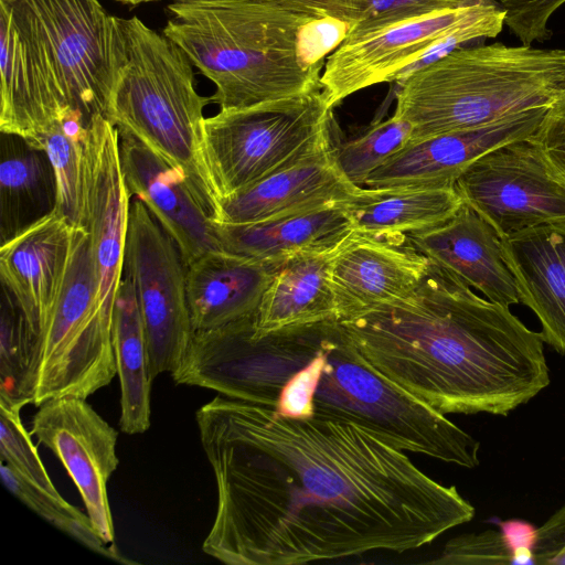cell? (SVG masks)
<instances>
[{"instance_id":"obj_1","label":"cell","mask_w":565,"mask_h":565,"mask_svg":"<svg viewBox=\"0 0 565 565\" xmlns=\"http://www.w3.org/2000/svg\"><path fill=\"white\" fill-rule=\"evenodd\" d=\"M217 508L203 551L231 565L403 553L469 522L473 505L371 430L286 418L217 395L196 412Z\"/></svg>"},{"instance_id":"obj_2","label":"cell","mask_w":565,"mask_h":565,"mask_svg":"<svg viewBox=\"0 0 565 565\" xmlns=\"http://www.w3.org/2000/svg\"><path fill=\"white\" fill-rule=\"evenodd\" d=\"M254 320L194 331L171 373L174 382L265 406L286 418L351 422L403 451L469 469L479 465L480 443L377 371L340 321L257 334Z\"/></svg>"},{"instance_id":"obj_3","label":"cell","mask_w":565,"mask_h":565,"mask_svg":"<svg viewBox=\"0 0 565 565\" xmlns=\"http://www.w3.org/2000/svg\"><path fill=\"white\" fill-rule=\"evenodd\" d=\"M340 323L377 371L444 415L505 416L550 384L542 333L431 260L413 290Z\"/></svg>"},{"instance_id":"obj_4","label":"cell","mask_w":565,"mask_h":565,"mask_svg":"<svg viewBox=\"0 0 565 565\" xmlns=\"http://www.w3.org/2000/svg\"><path fill=\"white\" fill-rule=\"evenodd\" d=\"M162 33L215 85L221 110L292 97L320 86L324 56L345 23L246 0H174Z\"/></svg>"},{"instance_id":"obj_5","label":"cell","mask_w":565,"mask_h":565,"mask_svg":"<svg viewBox=\"0 0 565 565\" xmlns=\"http://www.w3.org/2000/svg\"><path fill=\"white\" fill-rule=\"evenodd\" d=\"M564 94L565 50L458 47L404 75L394 116L413 126L412 142L548 107Z\"/></svg>"},{"instance_id":"obj_6","label":"cell","mask_w":565,"mask_h":565,"mask_svg":"<svg viewBox=\"0 0 565 565\" xmlns=\"http://www.w3.org/2000/svg\"><path fill=\"white\" fill-rule=\"evenodd\" d=\"M118 21L126 57L108 120L180 173L214 221L218 200L202 145L203 110L211 97L198 93L193 64L175 42L138 17Z\"/></svg>"},{"instance_id":"obj_7","label":"cell","mask_w":565,"mask_h":565,"mask_svg":"<svg viewBox=\"0 0 565 565\" xmlns=\"http://www.w3.org/2000/svg\"><path fill=\"white\" fill-rule=\"evenodd\" d=\"M52 92L89 122L109 118L125 44L118 17L98 0H0Z\"/></svg>"},{"instance_id":"obj_8","label":"cell","mask_w":565,"mask_h":565,"mask_svg":"<svg viewBox=\"0 0 565 565\" xmlns=\"http://www.w3.org/2000/svg\"><path fill=\"white\" fill-rule=\"evenodd\" d=\"M321 87L204 119L203 156L220 200L333 146Z\"/></svg>"},{"instance_id":"obj_9","label":"cell","mask_w":565,"mask_h":565,"mask_svg":"<svg viewBox=\"0 0 565 565\" xmlns=\"http://www.w3.org/2000/svg\"><path fill=\"white\" fill-rule=\"evenodd\" d=\"M504 11L491 0L347 35L326 58L320 86L333 108L344 98L402 77L413 64L433 60L477 39L495 38Z\"/></svg>"},{"instance_id":"obj_10","label":"cell","mask_w":565,"mask_h":565,"mask_svg":"<svg viewBox=\"0 0 565 565\" xmlns=\"http://www.w3.org/2000/svg\"><path fill=\"white\" fill-rule=\"evenodd\" d=\"M117 374L111 326L102 317L90 239L74 227L64 279L46 320L33 404L62 396L87 398Z\"/></svg>"},{"instance_id":"obj_11","label":"cell","mask_w":565,"mask_h":565,"mask_svg":"<svg viewBox=\"0 0 565 565\" xmlns=\"http://www.w3.org/2000/svg\"><path fill=\"white\" fill-rule=\"evenodd\" d=\"M122 275L136 292L151 377L173 373L194 332L186 298V266L173 239L137 198L130 203Z\"/></svg>"},{"instance_id":"obj_12","label":"cell","mask_w":565,"mask_h":565,"mask_svg":"<svg viewBox=\"0 0 565 565\" xmlns=\"http://www.w3.org/2000/svg\"><path fill=\"white\" fill-rule=\"evenodd\" d=\"M455 190L501 238L565 224V183L529 138L479 157L457 179Z\"/></svg>"},{"instance_id":"obj_13","label":"cell","mask_w":565,"mask_h":565,"mask_svg":"<svg viewBox=\"0 0 565 565\" xmlns=\"http://www.w3.org/2000/svg\"><path fill=\"white\" fill-rule=\"evenodd\" d=\"M38 407L31 434L63 463L82 495L95 532L116 547L107 482L119 463L118 433L86 398L55 397Z\"/></svg>"},{"instance_id":"obj_14","label":"cell","mask_w":565,"mask_h":565,"mask_svg":"<svg viewBox=\"0 0 565 565\" xmlns=\"http://www.w3.org/2000/svg\"><path fill=\"white\" fill-rule=\"evenodd\" d=\"M130 203L120 164L118 129L96 114L87 126L84 227L96 266L100 313L110 326L124 274Z\"/></svg>"},{"instance_id":"obj_15","label":"cell","mask_w":565,"mask_h":565,"mask_svg":"<svg viewBox=\"0 0 565 565\" xmlns=\"http://www.w3.org/2000/svg\"><path fill=\"white\" fill-rule=\"evenodd\" d=\"M547 107L530 109L493 124L408 142L365 180L369 189L455 188L460 174L486 152L530 138Z\"/></svg>"},{"instance_id":"obj_16","label":"cell","mask_w":565,"mask_h":565,"mask_svg":"<svg viewBox=\"0 0 565 565\" xmlns=\"http://www.w3.org/2000/svg\"><path fill=\"white\" fill-rule=\"evenodd\" d=\"M429 262L406 236L353 232L339 247L330 271L339 321L406 295L420 282Z\"/></svg>"},{"instance_id":"obj_17","label":"cell","mask_w":565,"mask_h":565,"mask_svg":"<svg viewBox=\"0 0 565 565\" xmlns=\"http://www.w3.org/2000/svg\"><path fill=\"white\" fill-rule=\"evenodd\" d=\"M332 147L220 200L213 222L250 224L347 204L365 189L350 182Z\"/></svg>"},{"instance_id":"obj_18","label":"cell","mask_w":565,"mask_h":565,"mask_svg":"<svg viewBox=\"0 0 565 565\" xmlns=\"http://www.w3.org/2000/svg\"><path fill=\"white\" fill-rule=\"evenodd\" d=\"M119 132V157L126 186L139 199L178 246L185 266L221 249L212 218L184 179L134 136Z\"/></svg>"},{"instance_id":"obj_19","label":"cell","mask_w":565,"mask_h":565,"mask_svg":"<svg viewBox=\"0 0 565 565\" xmlns=\"http://www.w3.org/2000/svg\"><path fill=\"white\" fill-rule=\"evenodd\" d=\"M431 262L454 273L487 299L510 307L520 302L501 237L472 209L462 204L445 223L406 235Z\"/></svg>"},{"instance_id":"obj_20","label":"cell","mask_w":565,"mask_h":565,"mask_svg":"<svg viewBox=\"0 0 565 565\" xmlns=\"http://www.w3.org/2000/svg\"><path fill=\"white\" fill-rule=\"evenodd\" d=\"M73 232L74 226L53 212L1 244V284L42 337L64 279Z\"/></svg>"},{"instance_id":"obj_21","label":"cell","mask_w":565,"mask_h":565,"mask_svg":"<svg viewBox=\"0 0 565 565\" xmlns=\"http://www.w3.org/2000/svg\"><path fill=\"white\" fill-rule=\"evenodd\" d=\"M501 244L520 302L539 318L544 342L565 355V224L524 230Z\"/></svg>"},{"instance_id":"obj_22","label":"cell","mask_w":565,"mask_h":565,"mask_svg":"<svg viewBox=\"0 0 565 565\" xmlns=\"http://www.w3.org/2000/svg\"><path fill=\"white\" fill-rule=\"evenodd\" d=\"M276 267L223 249L192 262L186 266V298L193 331L255 318Z\"/></svg>"},{"instance_id":"obj_23","label":"cell","mask_w":565,"mask_h":565,"mask_svg":"<svg viewBox=\"0 0 565 565\" xmlns=\"http://www.w3.org/2000/svg\"><path fill=\"white\" fill-rule=\"evenodd\" d=\"M213 224L221 249L271 265L334 248L353 233L345 204L258 223Z\"/></svg>"},{"instance_id":"obj_24","label":"cell","mask_w":565,"mask_h":565,"mask_svg":"<svg viewBox=\"0 0 565 565\" xmlns=\"http://www.w3.org/2000/svg\"><path fill=\"white\" fill-rule=\"evenodd\" d=\"M0 130L40 147L42 138L71 107H64L52 92L3 4H0Z\"/></svg>"},{"instance_id":"obj_25","label":"cell","mask_w":565,"mask_h":565,"mask_svg":"<svg viewBox=\"0 0 565 565\" xmlns=\"http://www.w3.org/2000/svg\"><path fill=\"white\" fill-rule=\"evenodd\" d=\"M341 245L299 254L277 265L255 316V333L324 320L339 321L330 271Z\"/></svg>"},{"instance_id":"obj_26","label":"cell","mask_w":565,"mask_h":565,"mask_svg":"<svg viewBox=\"0 0 565 565\" xmlns=\"http://www.w3.org/2000/svg\"><path fill=\"white\" fill-rule=\"evenodd\" d=\"M0 157L3 244L55 211L57 184L45 150L20 136L1 132Z\"/></svg>"},{"instance_id":"obj_27","label":"cell","mask_w":565,"mask_h":565,"mask_svg":"<svg viewBox=\"0 0 565 565\" xmlns=\"http://www.w3.org/2000/svg\"><path fill=\"white\" fill-rule=\"evenodd\" d=\"M462 204L455 188H366L345 207L353 232L374 237H399L445 223Z\"/></svg>"},{"instance_id":"obj_28","label":"cell","mask_w":565,"mask_h":565,"mask_svg":"<svg viewBox=\"0 0 565 565\" xmlns=\"http://www.w3.org/2000/svg\"><path fill=\"white\" fill-rule=\"evenodd\" d=\"M111 344L120 384V428L128 435L142 434L150 427L153 379L136 292L125 275L114 301Z\"/></svg>"},{"instance_id":"obj_29","label":"cell","mask_w":565,"mask_h":565,"mask_svg":"<svg viewBox=\"0 0 565 565\" xmlns=\"http://www.w3.org/2000/svg\"><path fill=\"white\" fill-rule=\"evenodd\" d=\"M42 332L2 285L0 313V404H33L42 353Z\"/></svg>"},{"instance_id":"obj_30","label":"cell","mask_w":565,"mask_h":565,"mask_svg":"<svg viewBox=\"0 0 565 565\" xmlns=\"http://www.w3.org/2000/svg\"><path fill=\"white\" fill-rule=\"evenodd\" d=\"M88 121L68 108L42 138V147L53 166L57 184L55 213L74 227L85 225L86 137Z\"/></svg>"},{"instance_id":"obj_31","label":"cell","mask_w":565,"mask_h":565,"mask_svg":"<svg viewBox=\"0 0 565 565\" xmlns=\"http://www.w3.org/2000/svg\"><path fill=\"white\" fill-rule=\"evenodd\" d=\"M0 471L6 488L52 525L99 555L122 564L134 563L122 557L116 547L106 544L95 532L88 515L77 508L32 484L4 461H1Z\"/></svg>"},{"instance_id":"obj_32","label":"cell","mask_w":565,"mask_h":565,"mask_svg":"<svg viewBox=\"0 0 565 565\" xmlns=\"http://www.w3.org/2000/svg\"><path fill=\"white\" fill-rule=\"evenodd\" d=\"M412 134L413 126L393 115L335 148L338 167L350 182L361 186L372 172L411 141Z\"/></svg>"},{"instance_id":"obj_33","label":"cell","mask_w":565,"mask_h":565,"mask_svg":"<svg viewBox=\"0 0 565 565\" xmlns=\"http://www.w3.org/2000/svg\"><path fill=\"white\" fill-rule=\"evenodd\" d=\"M484 0H349L347 35L374 31Z\"/></svg>"},{"instance_id":"obj_34","label":"cell","mask_w":565,"mask_h":565,"mask_svg":"<svg viewBox=\"0 0 565 565\" xmlns=\"http://www.w3.org/2000/svg\"><path fill=\"white\" fill-rule=\"evenodd\" d=\"M19 408L0 404V457L32 484L63 500L25 430Z\"/></svg>"},{"instance_id":"obj_35","label":"cell","mask_w":565,"mask_h":565,"mask_svg":"<svg viewBox=\"0 0 565 565\" xmlns=\"http://www.w3.org/2000/svg\"><path fill=\"white\" fill-rule=\"evenodd\" d=\"M430 564H514L510 545L502 532L486 530L465 533L449 540Z\"/></svg>"},{"instance_id":"obj_36","label":"cell","mask_w":565,"mask_h":565,"mask_svg":"<svg viewBox=\"0 0 565 565\" xmlns=\"http://www.w3.org/2000/svg\"><path fill=\"white\" fill-rule=\"evenodd\" d=\"M505 13L504 25L522 42L531 45L551 36L547 23L565 0H491Z\"/></svg>"},{"instance_id":"obj_37","label":"cell","mask_w":565,"mask_h":565,"mask_svg":"<svg viewBox=\"0 0 565 565\" xmlns=\"http://www.w3.org/2000/svg\"><path fill=\"white\" fill-rule=\"evenodd\" d=\"M529 139L565 183V94L547 107L536 131Z\"/></svg>"},{"instance_id":"obj_38","label":"cell","mask_w":565,"mask_h":565,"mask_svg":"<svg viewBox=\"0 0 565 565\" xmlns=\"http://www.w3.org/2000/svg\"><path fill=\"white\" fill-rule=\"evenodd\" d=\"M532 556L533 564L565 565V505L535 529Z\"/></svg>"},{"instance_id":"obj_39","label":"cell","mask_w":565,"mask_h":565,"mask_svg":"<svg viewBox=\"0 0 565 565\" xmlns=\"http://www.w3.org/2000/svg\"><path fill=\"white\" fill-rule=\"evenodd\" d=\"M268 4L311 19H330L349 25V0H246Z\"/></svg>"},{"instance_id":"obj_40","label":"cell","mask_w":565,"mask_h":565,"mask_svg":"<svg viewBox=\"0 0 565 565\" xmlns=\"http://www.w3.org/2000/svg\"><path fill=\"white\" fill-rule=\"evenodd\" d=\"M500 525L501 532L512 550L514 564H533L532 546L535 529L523 521H509Z\"/></svg>"},{"instance_id":"obj_41","label":"cell","mask_w":565,"mask_h":565,"mask_svg":"<svg viewBox=\"0 0 565 565\" xmlns=\"http://www.w3.org/2000/svg\"><path fill=\"white\" fill-rule=\"evenodd\" d=\"M116 1L135 6V4L143 3V2H150V1H157V0H116Z\"/></svg>"}]
</instances>
